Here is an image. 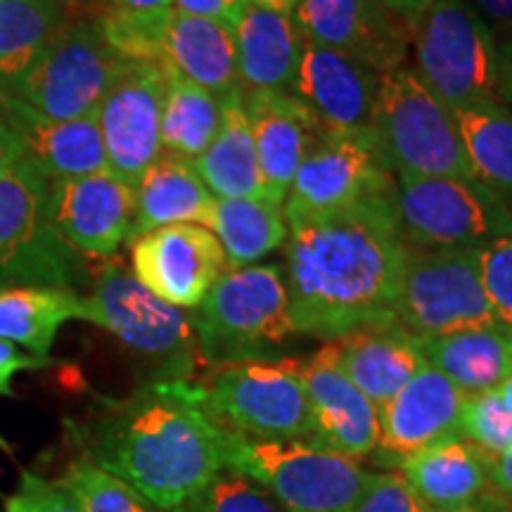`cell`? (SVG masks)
<instances>
[{"instance_id": "1", "label": "cell", "mask_w": 512, "mask_h": 512, "mask_svg": "<svg viewBox=\"0 0 512 512\" xmlns=\"http://www.w3.org/2000/svg\"><path fill=\"white\" fill-rule=\"evenodd\" d=\"M285 283L297 335L337 339L392 323L408 245L392 190L287 223Z\"/></svg>"}, {"instance_id": "2", "label": "cell", "mask_w": 512, "mask_h": 512, "mask_svg": "<svg viewBox=\"0 0 512 512\" xmlns=\"http://www.w3.org/2000/svg\"><path fill=\"white\" fill-rule=\"evenodd\" d=\"M88 460L169 512L228 467L230 430L202 384L155 380L114 401L79 430Z\"/></svg>"}, {"instance_id": "3", "label": "cell", "mask_w": 512, "mask_h": 512, "mask_svg": "<svg viewBox=\"0 0 512 512\" xmlns=\"http://www.w3.org/2000/svg\"><path fill=\"white\" fill-rule=\"evenodd\" d=\"M192 325L200 358L211 368L266 361L287 337L297 335L283 266L226 271L192 313Z\"/></svg>"}, {"instance_id": "4", "label": "cell", "mask_w": 512, "mask_h": 512, "mask_svg": "<svg viewBox=\"0 0 512 512\" xmlns=\"http://www.w3.org/2000/svg\"><path fill=\"white\" fill-rule=\"evenodd\" d=\"M415 74L448 110L498 100L501 48L467 0H432L411 24Z\"/></svg>"}, {"instance_id": "5", "label": "cell", "mask_w": 512, "mask_h": 512, "mask_svg": "<svg viewBox=\"0 0 512 512\" xmlns=\"http://www.w3.org/2000/svg\"><path fill=\"white\" fill-rule=\"evenodd\" d=\"M373 138L380 164L392 176L477 178L456 117L413 69L382 74Z\"/></svg>"}, {"instance_id": "6", "label": "cell", "mask_w": 512, "mask_h": 512, "mask_svg": "<svg viewBox=\"0 0 512 512\" xmlns=\"http://www.w3.org/2000/svg\"><path fill=\"white\" fill-rule=\"evenodd\" d=\"M228 467L266 486L290 512H351L375 475L316 441H266L235 432Z\"/></svg>"}, {"instance_id": "7", "label": "cell", "mask_w": 512, "mask_h": 512, "mask_svg": "<svg viewBox=\"0 0 512 512\" xmlns=\"http://www.w3.org/2000/svg\"><path fill=\"white\" fill-rule=\"evenodd\" d=\"M86 306L88 323L110 332L157 380H188L192 375L200 356L192 316L145 290L124 266L102 268Z\"/></svg>"}, {"instance_id": "8", "label": "cell", "mask_w": 512, "mask_h": 512, "mask_svg": "<svg viewBox=\"0 0 512 512\" xmlns=\"http://www.w3.org/2000/svg\"><path fill=\"white\" fill-rule=\"evenodd\" d=\"M48 178L24 155L0 176V287L86 283V261L48 221Z\"/></svg>"}, {"instance_id": "9", "label": "cell", "mask_w": 512, "mask_h": 512, "mask_svg": "<svg viewBox=\"0 0 512 512\" xmlns=\"http://www.w3.org/2000/svg\"><path fill=\"white\" fill-rule=\"evenodd\" d=\"M401 238L420 249H479L512 233V214L477 178L396 174Z\"/></svg>"}, {"instance_id": "10", "label": "cell", "mask_w": 512, "mask_h": 512, "mask_svg": "<svg viewBox=\"0 0 512 512\" xmlns=\"http://www.w3.org/2000/svg\"><path fill=\"white\" fill-rule=\"evenodd\" d=\"M394 320L418 339L496 325L479 275L477 249L408 247Z\"/></svg>"}, {"instance_id": "11", "label": "cell", "mask_w": 512, "mask_h": 512, "mask_svg": "<svg viewBox=\"0 0 512 512\" xmlns=\"http://www.w3.org/2000/svg\"><path fill=\"white\" fill-rule=\"evenodd\" d=\"M304 363L247 361L216 370L204 387L209 411L230 432L266 441H313Z\"/></svg>"}, {"instance_id": "12", "label": "cell", "mask_w": 512, "mask_h": 512, "mask_svg": "<svg viewBox=\"0 0 512 512\" xmlns=\"http://www.w3.org/2000/svg\"><path fill=\"white\" fill-rule=\"evenodd\" d=\"M124 57L107 46L93 17H72L38 57L15 93L46 119L69 121L98 114Z\"/></svg>"}, {"instance_id": "13", "label": "cell", "mask_w": 512, "mask_h": 512, "mask_svg": "<svg viewBox=\"0 0 512 512\" xmlns=\"http://www.w3.org/2000/svg\"><path fill=\"white\" fill-rule=\"evenodd\" d=\"M164 91L162 62L124 60L98 107L107 169L133 188L162 155Z\"/></svg>"}, {"instance_id": "14", "label": "cell", "mask_w": 512, "mask_h": 512, "mask_svg": "<svg viewBox=\"0 0 512 512\" xmlns=\"http://www.w3.org/2000/svg\"><path fill=\"white\" fill-rule=\"evenodd\" d=\"M394 188V176L380 164L375 140L320 128L306 150L287 192V223L302 216L347 209Z\"/></svg>"}, {"instance_id": "15", "label": "cell", "mask_w": 512, "mask_h": 512, "mask_svg": "<svg viewBox=\"0 0 512 512\" xmlns=\"http://www.w3.org/2000/svg\"><path fill=\"white\" fill-rule=\"evenodd\" d=\"M292 17L306 41L380 74L406 67L411 55V27L382 0H299Z\"/></svg>"}, {"instance_id": "16", "label": "cell", "mask_w": 512, "mask_h": 512, "mask_svg": "<svg viewBox=\"0 0 512 512\" xmlns=\"http://www.w3.org/2000/svg\"><path fill=\"white\" fill-rule=\"evenodd\" d=\"M133 275L145 290L178 309H197L228 271L221 242L209 228L176 223L131 242Z\"/></svg>"}, {"instance_id": "17", "label": "cell", "mask_w": 512, "mask_h": 512, "mask_svg": "<svg viewBox=\"0 0 512 512\" xmlns=\"http://www.w3.org/2000/svg\"><path fill=\"white\" fill-rule=\"evenodd\" d=\"M48 221L81 256L110 259L131 238L136 188L110 169L81 178H48Z\"/></svg>"}, {"instance_id": "18", "label": "cell", "mask_w": 512, "mask_h": 512, "mask_svg": "<svg viewBox=\"0 0 512 512\" xmlns=\"http://www.w3.org/2000/svg\"><path fill=\"white\" fill-rule=\"evenodd\" d=\"M467 394L432 366H425L387 406L380 408V439L373 456L382 467H399L441 441L463 437Z\"/></svg>"}, {"instance_id": "19", "label": "cell", "mask_w": 512, "mask_h": 512, "mask_svg": "<svg viewBox=\"0 0 512 512\" xmlns=\"http://www.w3.org/2000/svg\"><path fill=\"white\" fill-rule=\"evenodd\" d=\"M380 83L375 69L304 38L292 95L309 107L323 131L373 138Z\"/></svg>"}, {"instance_id": "20", "label": "cell", "mask_w": 512, "mask_h": 512, "mask_svg": "<svg viewBox=\"0 0 512 512\" xmlns=\"http://www.w3.org/2000/svg\"><path fill=\"white\" fill-rule=\"evenodd\" d=\"M304 384L313 418V441L351 460L373 456L380 439V411L349 380L328 349L304 363Z\"/></svg>"}, {"instance_id": "21", "label": "cell", "mask_w": 512, "mask_h": 512, "mask_svg": "<svg viewBox=\"0 0 512 512\" xmlns=\"http://www.w3.org/2000/svg\"><path fill=\"white\" fill-rule=\"evenodd\" d=\"M337 368L380 411L427 366L420 339L396 320L358 328L325 344Z\"/></svg>"}, {"instance_id": "22", "label": "cell", "mask_w": 512, "mask_h": 512, "mask_svg": "<svg viewBox=\"0 0 512 512\" xmlns=\"http://www.w3.org/2000/svg\"><path fill=\"white\" fill-rule=\"evenodd\" d=\"M0 112L22 143L24 155L50 181L91 176L107 169L98 114L69 121L46 119L8 93H0Z\"/></svg>"}, {"instance_id": "23", "label": "cell", "mask_w": 512, "mask_h": 512, "mask_svg": "<svg viewBox=\"0 0 512 512\" xmlns=\"http://www.w3.org/2000/svg\"><path fill=\"white\" fill-rule=\"evenodd\" d=\"M242 102L252 126L268 200L283 204L306 150L318 136V121L292 93L242 91Z\"/></svg>"}, {"instance_id": "24", "label": "cell", "mask_w": 512, "mask_h": 512, "mask_svg": "<svg viewBox=\"0 0 512 512\" xmlns=\"http://www.w3.org/2000/svg\"><path fill=\"white\" fill-rule=\"evenodd\" d=\"M415 496L430 510L491 508L505 512L503 498L491 486V456L463 437L441 441L399 470Z\"/></svg>"}, {"instance_id": "25", "label": "cell", "mask_w": 512, "mask_h": 512, "mask_svg": "<svg viewBox=\"0 0 512 512\" xmlns=\"http://www.w3.org/2000/svg\"><path fill=\"white\" fill-rule=\"evenodd\" d=\"M233 29L242 91L292 93L304 48L294 17L245 3Z\"/></svg>"}, {"instance_id": "26", "label": "cell", "mask_w": 512, "mask_h": 512, "mask_svg": "<svg viewBox=\"0 0 512 512\" xmlns=\"http://www.w3.org/2000/svg\"><path fill=\"white\" fill-rule=\"evenodd\" d=\"M164 64L221 100L242 91L235 29L226 22L171 12L164 36Z\"/></svg>"}, {"instance_id": "27", "label": "cell", "mask_w": 512, "mask_h": 512, "mask_svg": "<svg viewBox=\"0 0 512 512\" xmlns=\"http://www.w3.org/2000/svg\"><path fill=\"white\" fill-rule=\"evenodd\" d=\"M216 197L197 174L195 162L162 152L147 166L136 185V216L131 238L136 240L150 230L197 223L207 228Z\"/></svg>"}, {"instance_id": "28", "label": "cell", "mask_w": 512, "mask_h": 512, "mask_svg": "<svg viewBox=\"0 0 512 512\" xmlns=\"http://www.w3.org/2000/svg\"><path fill=\"white\" fill-rule=\"evenodd\" d=\"M420 347L427 366L467 396L494 392L512 377V330L501 323L420 339Z\"/></svg>"}, {"instance_id": "29", "label": "cell", "mask_w": 512, "mask_h": 512, "mask_svg": "<svg viewBox=\"0 0 512 512\" xmlns=\"http://www.w3.org/2000/svg\"><path fill=\"white\" fill-rule=\"evenodd\" d=\"M195 169L219 200H268L242 91L223 98L221 131L207 152L195 159Z\"/></svg>"}, {"instance_id": "30", "label": "cell", "mask_w": 512, "mask_h": 512, "mask_svg": "<svg viewBox=\"0 0 512 512\" xmlns=\"http://www.w3.org/2000/svg\"><path fill=\"white\" fill-rule=\"evenodd\" d=\"M69 320H88L86 297L57 285L0 287V339L50 358L57 332Z\"/></svg>"}, {"instance_id": "31", "label": "cell", "mask_w": 512, "mask_h": 512, "mask_svg": "<svg viewBox=\"0 0 512 512\" xmlns=\"http://www.w3.org/2000/svg\"><path fill=\"white\" fill-rule=\"evenodd\" d=\"M74 15L57 0H0V93H15Z\"/></svg>"}, {"instance_id": "32", "label": "cell", "mask_w": 512, "mask_h": 512, "mask_svg": "<svg viewBox=\"0 0 512 512\" xmlns=\"http://www.w3.org/2000/svg\"><path fill=\"white\" fill-rule=\"evenodd\" d=\"M207 228L221 242L228 271L256 266L287 242L283 204L271 200H214Z\"/></svg>"}, {"instance_id": "33", "label": "cell", "mask_w": 512, "mask_h": 512, "mask_svg": "<svg viewBox=\"0 0 512 512\" xmlns=\"http://www.w3.org/2000/svg\"><path fill=\"white\" fill-rule=\"evenodd\" d=\"M475 176L512 214V110L484 100L453 110Z\"/></svg>"}, {"instance_id": "34", "label": "cell", "mask_w": 512, "mask_h": 512, "mask_svg": "<svg viewBox=\"0 0 512 512\" xmlns=\"http://www.w3.org/2000/svg\"><path fill=\"white\" fill-rule=\"evenodd\" d=\"M164 64V62H162ZM166 67V64H164ZM223 100L166 67L162 107V152L195 162L219 136Z\"/></svg>"}, {"instance_id": "35", "label": "cell", "mask_w": 512, "mask_h": 512, "mask_svg": "<svg viewBox=\"0 0 512 512\" xmlns=\"http://www.w3.org/2000/svg\"><path fill=\"white\" fill-rule=\"evenodd\" d=\"M57 484L74 498L81 512H164L124 479L83 456L67 465Z\"/></svg>"}, {"instance_id": "36", "label": "cell", "mask_w": 512, "mask_h": 512, "mask_svg": "<svg viewBox=\"0 0 512 512\" xmlns=\"http://www.w3.org/2000/svg\"><path fill=\"white\" fill-rule=\"evenodd\" d=\"M169 512H290L266 486L238 470H221L204 489Z\"/></svg>"}, {"instance_id": "37", "label": "cell", "mask_w": 512, "mask_h": 512, "mask_svg": "<svg viewBox=\"0 0 512 512\" xmlns=\"http://www.w3.org/2000/svg\"><path fill=\"white\" fill-rule=\"evenodd\" d=\"M460 430L463 439L482 448L486 456L498 458L512 448V411L496 389L467 396Z\"/></svg>"}, {"instance_id": "38", "label": "cell", "mask_w": 512, "mask_h": 512, "mask_svg": "<svg viewBox=\"0 0 512 512\" xmlns=\"http://www.w3.org/2000/svg\"><path fill=\"white\" fill-rule=\"evenodd\" d=\"M477 264L496 320L512 330V233L479 247Z\"/></svg>"}, {"instance_id": "39", "label": "cell", "mask_w": 512, "mask_h": 512, "mask_svg": "<svg viewBox=\"0 0 512 512\" xmlns=\"http://www.w3.org/2000/svg\"><path fill=\"white\" fill-rule=\"evenodd\" d=\"M401 472H377L351 512H427Z\"/></svg>"}, {"instance_id": "40", "label": "cell", "mask_w": 512, "mask_h": 512, "mask_svg": "<svg viewBox=\"0 0 512 512\" xmlns=\"http://www.w3.org/2000/svg\"><path fill=\"white\" fill-rule=\"evenodd\" d=\"M5 512H81L74 498L57 482L24 470L15 496L8 498Z\"/></svg>"}, {"instance_id": "41", "label": "cell", "mask_w": 512, "mask_h": 512, "mask_svg": "<svg viewBox=\"0 0 512 512\" xmlns=\"http://www.w3.org/2000/svg\"><path fill=\"white\" fill-rule=\"evenodd\" d=\"M50 363H53L50 358L24 354V351H19V347H15L12 342L0 339V396L10 394V382L17 373H22V370L46 368ZM0 448H3V451H10V444L3 439V434H0Z\"/></svg>"}, {"instance_id": "42", "label": "cell", "mask_w": 512, "mask_h": 512, "mask_svg": "<svg viewBox=\"0 0 512 512\" xmlns=\"http://www.w3.org/2000/svg\"><path fill=\"white\" fill-rule=\"evenodd\" d=\"M245 3L247 0H171V10L190 17L216 19L233 27Z\"/></svg>"}, {"instance_id": "43", "label": "cell", "mask_w": 512, "mask_h": 512, "mask_svg": "<svg viewBox=\"0 0 512 512\" xmlns=\"http://www.w3.org/2000/svg\"><path fill=\"white\" fill-rule=\"evenodd\" d=\"M494 34L498 48L512 46V0H467Z\"/></svg>"}, {"instance_id": "44", "label": "cell", "mask_w": 512, "mask_h": 512, "mask_svg": "<svg viewBox=\"0 0 512 512\" xmlns=\"http://www.w3.org/2000/svg\"><path fill=\"white\" fill-rule=\"evenodd\" d=\"M98 5V10L133 12V15H152V12L171 10V0H88Z\"/></svg>"}, {"instance_id": "45", "label": "cell", "mask_w": 512, "mask_h": 512, "mask_svg": "<svg viewBox=\"0 0 512 512\" xmlns=\"http://www.w3.org/2000/svg\"><path fill=\"white\" fill-rule=\"evenodd\" d=\"M22 157L24 147L19 143V138L15 136V131H12L8 121H5L3 112H0V176L8 169H12Z\"/></svg>"}, {"instance_id": "46", "label": "cell", "mask_w": 512, "mask_h": 512, "mask_svg": "<svg viewBox=\"0 0 512 512\" xmlns=\"http://www.w3.org/2000/svg\"><path fill=\"white\" fill-rule=\"evenodd\" d=\"M491 486L503 503H512V448L503 456L491 458Z\"/></svg>"}, {"instance_id": "47", "label": "cell", "mask_w": 512, "mask_h": 512, "mask_svg": "<svg viewBox=\"0 0 512 512\" xmlns=\"http://www.w3.org/2000/svg\"><path fill=\"white\" fill-rule=\"evenodd\" d=\"M389 10L396 12L401 19H406L408 27L420 17V12L432 3V0H382Z\"/></svg>"}, {"instance_id": "48", "label": "cell", "mask_w": 512, "mask_h": 512, "mask_svg": "<svg viewBox=\"0 0 512 512\" xmlns=\"http://www.w3.org/2000/svg\"><path fill=\"white\" fill-rule=\"evenodd\" d=\"M498 98L512 110V53L501 50V74H498Z\"/></svg>"}, {"instance_id": "49", "label": "cell", "mask_w": 512, "mask_h": 512, "mask_svg": "<svg viewBox=\"0 0 512 512\" xmlns=\"http://www.w3.org/2000/svg\"><path fill=\"white\" fill-rule=\"evenodd\" d=\"M247 3L259 5V8H266V10L283 12V15H292L294 8H297L299 0H247Z\"/></svg>"}, {"instance_id": "50", "label": "cell", "mask_w": 512, "mask_h": 512, "mask_svg": "<svg viewBox=\"0 0 512 512\" xmlns=\"http://www.w3.org/2000/svg\"><path fill=\"white\" fill-rule=\"evenodd\" d=\"M496 392L501 394V399L505 401V406H508L510 411H512V377H508V380H505L501 387L496 389Z\"/></svg>"}, {"instance_id": "51", "label": "cell", "mask_w": 512, "mask_h": 512, "mask_svg": "<svg viewBox=\"0 0 512 512\" xmlns=\"http://www.w3.org/2000/svg\"><path fill=\"white\" fill-rule=\"evenodd\" d=\"M57 3H62L64 8H67V10L72 12V15H74V10H79V8H81L83 0H57Z\"/></svg>"}, {"instance_id": "52", "label": "cell", "mask_w": 512, "mask_h": 512, "mask_svg": "<svg viewBox=\"0 0 512 512\" xmlns=\"http://www.w3.org/2000/svg\"><path fill=\"white\" fill-rule=\"evenodd\" d=\"M427 512H498L491 508H458V510H427Z\"/></svg>"}, {"instance_id": "53", "label": "cell", "mask_w": 512, "mask_h": 512, "mask_svg": "<svg viewBox=\"0 0 512 512\" xmlns=\"http://www.w3.org/2000/svg\"><path fill=\"white\" fill-rule=\"evenodd\" d=\"M505 512H512V503H505Z\"/></svg>"}, {"instance_id": "54", "label": "cell", "mask_w": 512, "mask_h": 512, "mask_svg": "<svg viewBox=\"0 0 512 512\" xmlns=\"http://www.w3.org/2000/svg\"><path fill=\"white\" fill-rule=\"evenodd\" d=\"M503 53H512V46H505V48H501Z\"/></svg>"}, {"instance_id": "55", "label": "cell", "mask_w": 512, "mask_h": 512, "mask_svg": "<svg viewBox=\"0 0 512 512\" xmlns=\"http://www.w3.org/2000/svg\"><path fill=\"white\" fill-rule=\"evenodd\" d=\"M83 3H88V0H83Z\"/></svg>"}]
</instances>
